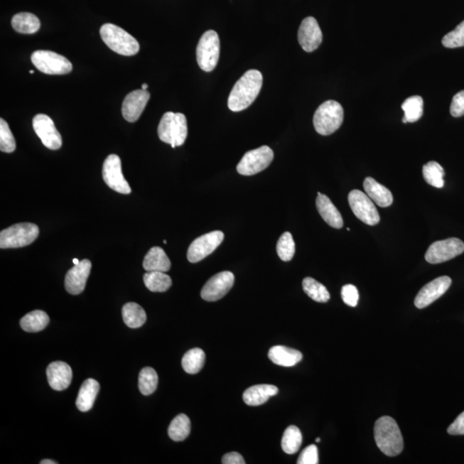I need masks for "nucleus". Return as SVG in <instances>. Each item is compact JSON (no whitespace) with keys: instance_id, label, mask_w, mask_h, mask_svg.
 <instances>
[{"instance_id":"f257e3e1","label":"nucleus","mask_w":464,"mask_h":464,"mask_svg":"<svg viewBox=\"0 0 464 464\" xmlns=\"http://www.w3.org/2000/svg\"><path fill=\"white\" fill-rule=\"evenodd\" d=\"M264 77L257 70H249L234 85L228 98L229 109L233 112L248 109L261 92Z\"/></svg>"},{"instance_id":"f03ea898","label":"nucleus","mask_w":464,"mask_h":464,"mask_svg":"<svg viewBox=\"0 0 464 464\" xmlns=\"http://www.w3.org/2000/svg\"><path fill=\"white\" fill-rule=\"evenodd\" d=\"M374 437L377 447L388 457H396L404 450L401 430L392 417H381L376 421Z\"/></svg>"},{"instance_id":"7ed1b4c3","label":"nucleus","mask_w":464,"mask_h":464,"mask_svg":"<svg viewBox=\"0 0 464 464\" xmlns=\"http://www.w3.org/2000/svg\"><path fill=\"white\" fill-rule=\"evenodd\" d=\"M100 35L107 46L119 55L133 56L139 51L138 41L114 24H104L100 28Z\"/></svg>"},{"instance_id":"20e7f679","label":"nucleus","mask_w":464,"mask_h":464,"mask_svg":"<svg viewBox=\"0 0 464 464\" xmlns=\"http://www.w3.org/2000/svg\"><path fill=\"white\" fill-rule=\"evenodd\" d=\"M158 137L172 148L183 146L188 136L187 118L182 113L163 114L158 129Z\"/></svg>"},{"instance_id":"39448f33","label":"nucleus","mask_w":464,"mask_h":464,"mask_svg":"<svg viewBox=\"0 0 464 464\" xmlns=\"http://www.w3.org/2000/svg\"><path fill=\"white\" fill-rule=\"evenodd\" d=\"M344 120V110L338 102L328 100L324 102L315 110L313 124L319 134L330 135L338 131Z\"/></svg>"},{"instance_id":"423d86ee","label":"nucleus","mask_w":464,"mask_h":464,"mask_svg":"<svg viewBox=\"0 0 464 464\" xmlns=\"http://www.w3.org/2000/svg\"><path fill=\"white\" fill-rule=\"evenodd\" d=\"M39 236V228L35 224L21 223L11 225L0 232V248L26 247Z\"/></svg>"},{"instance_id":"0eeeda50","label":"nucleus","mask_w":464,"mask_h":464,"mask_svg":"<svg viewBox=\"0 0 464 464\" xmlns=\"http://www.w3.org/2000/svg\"><path fill=\"white\" fill-rule=\"evenodd\" d=\"M220 42L215 31L205 32L196 48L197 63L204 72H210L219 63Z\"/></svg>"},{"instance_id":"6e6552de","label":"nucleus","mask_w":464,"mask_h":464,"mask_svg":"<svg viewBox=\"0 0 464 464\" xmlns=\"http://www.w3.org/2000/svg\"><path fill=\"white\" fill-rule=\"evenodd\" d=\"M31 61L40 72L50 75H64L72 70V63L65 57L52 51L37 50L33 53Z\"/></svg>"},{"instance_id":"1a4fd4ad","label":"nucleus","mask_w":464,"mask_h":464,"mask_svg":"<svg viewBox=\"0 0 464 464\" xmlns=\"http://www.w3.org/2000/svg\"><path fill=\"white\" fill-rule=\"evenodd\" d=\"M274 159V151L270 147L264 146L244 155L238 163L237 171L243 176H253L260 173L270 166Z\"/></svg>"},{"instance_id":"9d476101","label":"nucleus","mask_w":464,"mask_h":464,"mask_svg":"<svg viewBox=\"0 0 464 464\" xmlns=\"http://www.w3.org/2000/svg\"><path fill=\"white\" fill-rule=\"evenodd\" d=\"M463 252V242L459 238L450 237L431 244L425 254V258L431 264H438L448 261Z\"/></svg>"},{"instance_id":"9b49d317","label":"nucleus","mask_w":464,"mask_h":464,"mask_svg":"<svg viewBox=\"0 0 464 464\" xmlns=\"http://www.w3.org/2000/svg\"><path fill=\"white\" fill-rule=\"evenodd\" d=\"M348 203L355 215L363 223L372 227L379 223V213L373 201L364 192L352 190L348 195Z\"/></svg>"},{"instance_id":"f8f14e48","label":"nucleus","mask_w":464,"mask_h":464,"mask_svg":"<svg viewBox=\"0 0 464 464\" xmlns=\"http://www.w3.org/2000/svg\"><path fill=\"white\" fill-rule=\"evenodd\" d=\"M102 178L114 191L123 195H129L132 191L122 174L121 158L116 154H111L105 159L102 166Z\"/></svg>"},{"instance_id":"ddd939ff","label":"nucleus","mask_w":464,"mask_h":464,"mask_svg":"<svg viewBox=\"0 0 464 464\" xmlns=\"http://www.w3.org/2000/svg\"><path fill=\"white\" fill-rule=\"evenodd\" d=\"M224 238V233L220 231L209 232L196 238L188 249V260L192 264L203 261L219 247Z\"/></svg>"},{"instance_id":"4468645a","label":"nucleus","mask_w":464,"mask_h":464,"mask_svg":"<svg viewBox=\"0 0 464 464\" xmlns=\"http://www.w3.org/2000/svg\"><path fill=\"white\" fill-rule=\"evenodd\" d=\"M33 129L43 145L50 150H58L63 146V138L52 119L39 114L33 119Z\"/></svg>"},{"instance_id":"2eb2a0df","label":"nucleus","mask_w":464,"mask_h":464,"mask_svg":"<svg viewBox=\"0 0 464 464\" xmlns=\"http://www.w3.org/2000/svg\"><path fill=\"white\" fill-rule=\"evenodd\" d=\"M235 277L232 272L225 271L212 276L201 290V298L208 302L220 301L232 288Z\"/></svg>"},{"instance_id":"dca6fc26","label":"nucleus","mask_w":464,"mask_h":464,"mask_svg":"<svg viewBox=\"0 0 464 464\" xmlns=\"http://www.w3.org/2000/svg\"><path fill=\"white\" fill-rule=\"evenodd\" d=\"M451 279L448 276H441L435 279L433 281L426 284L422 289L419 291L416 299H414V306L418 309H424L436 301L437 299L442 297L450 288L451 285Z\"/></svg>"},{"instance_id":"f3484780","label":"nucleus","mask_w":464,"mask_h":464,"mask_svg":"<svg viewBox=\"0 0 464 464\" xmlns=\"http://www.w3.org/2000/svg\"><path fill=\"white\" fill-rule=\"evenodd\" d=\"M298 39L303 50L308 53L315 51L321 45L323 33L313 16L303 20L298 28Z\"/></svg>"},{"instance_id":"a211bd4d","label":"nucleus","mask_w":464,"mask_h":464,"mask_svg":"<svg viewBox=\"0 0 464 464\" xmlns=\"http://www.w3.org/2000/svg\"><path fill=\"white\" fill-rule=\"evenodd\" d=\"M92 266V262L88 259H85L68 271L65 278V287L68 293L72 295L83 293Z\"/></svg>"},{"instance_id":"6ab92c4d","label":"nucleus","mask_w":464,"mask_h":464,"mask_svg":"<svg viewBox=\"0 0 464 464\" xmlns=\"http://www.w3.org/2000/svg\"><path fill=\"white\" fill-rule=\"evenodd\" d=\"M149 99L150 93L147 90L141 89L130 92L122 104V116L125 120L129 122H137Z\"/></svg>"},{"instance_id":"aec40b11","label":"nucleus","mask_w":464,"mask_h":464,"mask_svg":"<svg viewBox=\"0 0 464 464\" xmlns=\"http://www.w3.org/2000/svg\"><path fill=\"white\" fill-rule=\"evenodd\" d=\"M47 377L49 385L57 392L68 389L72 383V368L63 361H56L48 365Z\"/></svg>"},{"instance_id":"412c9836","label":"nucleus","mask_w":464,"mask_h":464,"mask_svg":"<svg viewBox=\"0 0 464 464\" xmlns=\"http://www.w3.org/2000/svg\"><path fill=\"white\" fill-rule=\"evenodd\" d=\"M319 215L328 225L335 229H340L343 227V219L338 209L332 203L330 198L325 195L318 193V198L315 200Z\"/></svg>"},{"instance_id":"4be33fe9","label":"nucleus","mask_w":464,"mask_h":464,"mask_svg":"<svg viewBox=\"0 0 464 464\" xmlns=\"http://www.w3.org/2000/svg\"><path fill=\"white\" fill-rule=\"evenodd\" d=\"M364 190L369 198L380 207H388L393 203L392 192L377 182L372 178H367L364 180Z\"/></svg>"},{"instance_id":"5701e85b","label":"nucleus","mask_w":464,"mask_h":464,"mask_svg":"<svg viewBox=\"0 0 464 464\" xmlns=\"http://www.w3.org/2000/svg\"><path fill=\"white\" fill-rule=\"evenodd\" d=\"M279 389L272 384H258L246 389L243 399L249 406H260L266 404L270 397L276 396Z\"/></svg>"},{"instance_id":"b1692460","label":"nucleus","mask_w":464,"mask_h":464,"mask_svg":"<svg viewBox=\"0 0 464 464\" xmlns=\"http://www.w3.org/2000/svg\"><path fill=\"white\" fill-rule=\"evenodd\" d=\"M100 384L93 379L85 380L82 384L76 400L77 409L81 412H88L92 409L94 402L98 392H99Z\"/></svg>"},{"instance_id":"393cba45","label":"nucleus","mask_w":464,"mask_h":464,"mask_svg":"<svg viewBox=\"0 0 464 464\" xmlns=\"http://www.w3.org/2000/svg\"><path fill=\"white\" fill-rule=\"evenodd\" d=\"M269 358L275 365L291 367L301 362L303 355L296 349L285 346H275L270 348Z\"/></svg>"},{"instance_id":"a878e982","label":"nucleus","mask_w":464,"mask_h":464,"mask_svg":"<svg viewBox=\"0 0 464 464\" xmlns=\"http://www.w3.org/2000/svg\"><path fill=\"white\" fill-rule=\"evenodd\" d=\"M171 266V264L169 257H167L164 250L160 247L151 248L146 254L143 261V268L146 272L158 271V272L166 273L170 271Z\"/></svg>"},{"instance_id":"bb28decb","label":"nucleus","mask_w":464,"mask_h":464,"mask_svg":"<svg viewBox=\"0 0 464 464\" xmlns=\"http://www.w3.org/2000/svg\"><path fill=\"white\" fill-rule=\"evenodd\" d=\"M12 28L21 34H35L40 30L41 22L38 18L30 12L16 14L11 20Z\"/></svg>"},{"instance_id":"cd10ccee","label":"nucleus","mask_w":464,"mask_h":464,"mask_svg":"<svg viewBox=\"0 0 464 464\" xmlns=\"http://www.w3.org/2000/svg\"><path fill=\"white\" fill-rule=\"evenodd\" d=\"M122 318L126 325L131 328H138L146 321V311L136 303H127L122 308Z\"/></svg>"},{"instance_id":"c85d7f7f","label":"nucleus","mask_w":464,"mask_h":464,"mask_svg":"<svg viewBox=\"0 0 464 464\" xmlns=\"http://www.w3.org/2000/svg\"><path fill=\"white\" fill-rule=\"evenodd\" d=\"M49 317L46 312L34 311L24 315L20 321V325L24 331L36 333L42 331L48 326Z\"/></svg>"},{"instance_id":"c756f323","label":"nucleus","mask_w":464,"mask_h":464,"mask_svg":"<svg viewBox=\"0 0 464 464\" xmlns=\"http://www.w3.org/2000/svg\"><path fill=\"white\" fill-rule=\"evenodd\" d=\"M143 279L147 289L153 293H164L172 286L171 278L169 275L163 272H158V271L146 272Z\"/></svg>"},{"instance_id":"7c9ffc66","label":"nucleus","mask_w":464,"mask_h":464,"mask_svg":"<svg viewBox=\"0 0 464 464\" xmlns=\"http://www.w3.org/2000/svg\"><path fill=\"white\" fill-rule=\"evenodd\" d=\"M190 418L186 414H180L171 421L168 433L172 441L179 442L185 441L190 435Z\"/></svg>"},{"instance_id":"2f4dec72","label":"nucleus","mask_w":464,"mask_h":464,"mask_svg":"<svg viewBox=\"0 0 464 464\" xmlns=\"http://www.w3.org/2000/svg\"><path fill=\"white\" fill-rule=\"evenodd\" d=\"M206 355L203 349L193 348L188 351L183 356L182 360L183 368L185 372L190 374H196L203 368Z\"/></svg>"},{"instance_id":"473e14b6","label":"nucleus","mask_w":464,"mask_h":464,"mask_svg":"<svg viewBox=\"0 0 464 464\" xmlns=\"http://www.w3.org/2000/svg\"><path fill=\"white\" fill-rule=\"evenodd\" d=\"M423 108H424V102L420 96H413L406 99L401 105V109L404 111V117L402 122H416L423 116Z\"/></svg>"},{"instance_id":"72a5a7b5","label":"nucleus","mask_w":464,"mask_h":464,"mask_svg":"<svg viewBox=\"0 0 464 464\" xmlns=\"http://www.w3.org/2000/svg\"><path fill=\"white\" fill-rule=\"evenodd\" d=\"M303 441L302 433L296 426H290L285 431L281 441L283 451L286 454L297 453Z\"/></svg>"},{"instance_id":"f704fd0d","label":"nucleus","mask_w":464,"mask_h":464,"mask_svg":"<svg viewBox=\"0 0 464 464\" xmlns=\"http://www.w3.org/2000/svg\"><path fill=\"white\" fill-rule=\"evenodd\" d=\"M303 289L315 302L327 303L330 299V294L326 287L313 278L303 279Z\"/></svg>"},{"instance_id":"c9c22d12","label":"nucleus","mask_w":464,"mask_h":464,"mask_svg":"<svg viewBox=\"0 0 464 464\" xmlns=\"http://www.w3.org/2000/svg\"><path fill=\"white\" fill-rule=\"evenodd\" d=\"M423 176L426 183L431 186L437 188H442L445 186V171L443 167L437 162L431 161L423 166Z\"/></svg>"},{"instance_id":"e433bc0d","label":"nucleus","mask_w":464,"mask_h":464,"mask_svg":"<svg viewBox=\"0 0 464 464\" xmlns=\"http://www.w3.org/2000/svg\"><path fill=\"white\" fill-rule=\"evenodd\" d=\"M158 377L155 369L145 367L139 372V389L144 396L151 395L157 389Z\"/></svg>"},{"instance_id":"4c0bfd02","label":"nucleus","mask_w":464,"mask_h":464,"mask_svg":"<svg viewBox=\"0 0 464 464\" xmlns=\"http://www.w3.org/2000/svg\"><path fill=\"white\" fill-rule=\"evenodd\" d=\"M277 254L283 261H290L295 254V243L293 236L288 232L280 237L277 243Z\"/></svg>"},{"instance_id":"58836bf2","label":"nucleus","mask_w":464,"mask_h":464,"mask_svg":"<svg viewBox=\"0 0 464 464\" xmlns=\"http://www.w3.org/2000/svg\"><path fill=\"white\" fill-rule=\"evenodd\" d=\"M0 150L3 153H11L16 150V141L8 123L0 119Z\"/></svg>"},{"instance_id":"ea45409f","label":"nucleus","mask_w":464,"mask_h":464,"mask_svg":"<svg viewBox=\"0 0 464 464\" xmlns=\"http://www.w3.org/2000/svg\"><path fill=\"white\" fill-rule=\"evenodd\" d=\"M442 44L447 48L464 47V21L459 23L455 30L443 36Z\"/></svg>"},{"instance_id":"a19ab883","label":"nucleus","mask_w":464,"mask_h":464,"mask_svg":"<svg viewBox=\"0 0 464 464\" xmlns=\"http://www.w3.org/2000/svg\"><path fill=\"white\" fill-rule=\"evenodd\" d=\"M342 298L348 306L356 307L360 298L358 289L354 285L344 286L342 289Z\"/></svg>"},{"instance_id":"79ce46f5","label":"nucleus","mask_w":464,"mask_h":464,"mask_svg":"<svg viewBox=\"0 0 464 464\" xmlns=\"http://www.w3.org/2000/svg\"><path fill=\"white\" fill-rule=\"evenodd\" d=\"M319 463L318 450L315 445H311L303 450L298 459V464H318Z\"/></svg>"},{"instance_id":"37998d69","label":"nucleus","mask_w":464,"mask_h":464,"mask_svg":"<svg viewBox=\"0 0 464 464\" xmlns=\"http://www.w3.org/2000/svg\"><path fill=\"white\" fill-rule=\"evenodd\" d=\"M450 110L453 117L458 118L464 116V90L453 97Z\"/></svg>"},{"instance_id":"c03bdc74","label":"nucleus","mask_w":464,"mask_h":464,"mask_svg":"<svg viewBox=\"0 0 464 464\" xmlns=\"http://www.w3.org/2000/svg\"><path fill=\"white\" fill-rule=\"evenodd\" d=\"M447 432L450 435H454V436L464 435V411L455 419L453 424L447 429Z\"/></svg>"},{"instance_id":"a18cd8bd","label":"nucleus","mask_w":464,"mask_h":464,"mask_svg":"<svg viewBox=\"0 0 464 464\" xmlns=\"http://www.w3.org/2000/svg\"><path fill=\"white\" fill-rule=\"evenodd\" d=\"M222 463L224 464H244L245 461L242 455L237 453H230L225 454L222 458Z\"/></svg>"},{"instance_id":"49530a36","label":"nucleus","mask_w":464,"mask_h":464,"mask_svg":"<svg viewBox=\"0 0 464 464\" xmlns=\"http://www.w3.org/2000/svg\"><path fill=\"white\" fill-rule=\"evenodd\" d=\"M41 464H56V462L52 461V460L45 459L43 461H41Z\"/></svg>"},{"instance_id":"de8ad7c7","label":"nucleus","mask_w":464,"mask_h":464,"mask_svg":"<svg viewBox=\"0 0 464 464\" xmlns=\"http://www.w3.org/2000/svg\"><path fill=\"white\" fill-rule=\"evenodd\" d=\"M72 261H73L74 265H77V264H79L80 262V260H77V258L73 259Z\"/></svg>"},{"instance_id":"09e8293b","label":"nucleus","mask_w":464,"mask_h":464,"mask_svg":"<svg viewBox=\"0 0 464 464\" xmlns=\"http://www.w3.org/2000/svg\"><path fill=\"white\" fill-rule=\"evenodd\" d=\"M147 88H148V85L147 84H143L141 89L146 90Z\"/></svg>"},{"instance_id":"8fccbe9b","label":"nucleus","mask_w":464,"mask_h":464,"mask_svg":"<svg viewBox=\"0 0 464 464\" xmlns=\"http://www.w3.org/2000/svg\"><path fill=\"white\" fill-rule=\"evenodd\" d=\"M320 441H321V439H320V438H318L317 439H315V442H317V443H319Z\"/></svg>"},{"instance_id":"3c124183","label":"nucleus","mask_w":464,"mask_h":464,"mask_svg":"<svg viewBox=\"0 0 464 464\" xmlns=\"http://www.w3.org/2000/svg\"><path fill=\"white\" fill-rule=\"evenodd\" d=\"M30 73H31V74H34V73H35V72H34V71H33V70H31V71H30Z\"/></svg>"}]
</instances>
